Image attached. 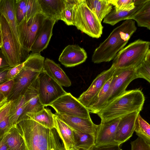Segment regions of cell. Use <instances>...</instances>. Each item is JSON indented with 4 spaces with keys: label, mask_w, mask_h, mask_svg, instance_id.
<instances>
[{
    "label": "cell",
    "mask_w": 150,
    "mask_h": 150,
    "mask_svg": "<svg viewBox=\"0 0 150 150\" xmlns=\"http://www.w3.org/2000/svg\"><path fill=\"white\" fill-rule=\"evenodd\" d=\"M137 28L133 20H126L114 29L108 37L94 51L91 61L94 63L109 62L126 45Z\"/></svg>",
    "instance_id": "cell-1"
},
{
    "label": "cell",
    "mask_w": 150,
    "mask_h": 150,
    "mask_svg": "<svg viewBox=\"0 0 150 150\" xmlns=\"http://www.w3.org/2000/svg\"><path fill=\"white\" fill-rule=\"evenodd\" d=\"M145 101L142 91L136 89L126 91L100 110L97 114L101 121L121 117L135 111L140 112Z\"/></svg>",
    "instance_id": "cell-2"
},
{
    "label": "cell",
    "mask_w": 150,
    "mask_h": 150,
    "mask_svg": "<svg viewBox=\"0 0 150 150\" xmlns=\"http://www.w3.org/2000/svg\"><path fill=\"white\" fill-rule=\"evenodd\" d=\"M15 126L23 139L26 150H48L49 129L25 114L19 118Z\"/></svg>",
    "instance_id": "cell-3"
},
{
    "label": "cell",
    "mask_w": 150,
    "mask_h": 150,
    "mask_svg": "<svg viewBox=\"0 0 150 150\" xmlns=\"http://www.w3.org/2000/svg\"><path fill=\"white\" fill-rule=\"evenodd\" d=\"M45 58L40 53H31L24 67L14 78V84L8 100H13L23 95L25 90L38 76L43 68Z\"/></svg>",
    "instance_id": "cell-4"
},
{
    "label": "cell",
    "mask_w": 150,
    "mask_h": 150,
    "mask_svg": "<svg viewBox=\"0 0 150 150\" xmlns=\"http://www.w3.org/2000/svg\"><path fill=\"white\" fill-rule=\"evenodd\" d=\"M135 68L115 69L108 91L88 108L89 113L96 114L105 105L124 93L130 82L137 79Z\"/></svg>",
    "instance_id": "cell-5"
},
{
    "label": "cell",
    "mask_w": 150,
    "mask_h": 150,
    "mask_svg": "<svg viewBox=\"0 0 150 150\" xmlns=\"http://www.w3.org/2000/svg\"><path fill=\"white\" fill-rule=\"evenodd\" d=\"M73 20L74 25L89 36L96 38L101 36L103 27L87 6L86 0H77L74 8Z\"/></svg>",
    "instance_id": "cell-6"
},
{
    "label": "cell",
    "mask_w": 150,
    "mask_h": 150,
    "mask_svg": "<svg viewBox=\"0 0 150 150\" xmlns=\"http://www.w3.org/2000/svg\"><path fill=\"white\" fill-rule=\"evenodd\" d=\"M0 23L2 37L1 49L9 67L12 68L25 61L30 55L29 52L19 44L6 19L0 15Z\"/></svg>",
    "instance_id": "cell-7"
},
{
    "label": "cell",
    "mask_w": 150,
    "mask_h": 150,
    "mask_svg": "<svg viewBox=\"0 0 150 150\" xmlns=\"http://www.w3.org/2000/svg\"><path fill=\"white\" fill-rule=\"evenodd\" d=\"M150 42L138 39L124 47L117 54L113 64L116 69L136 67L144 60L150 49Z\"/></svg>",
    "instance_id": "cell-8"
},
{
    "label": "cell",
    "mask_w": 150,
    "mask_h": 150,
    "mask_svg": "<svg viewBox=\"0 0 150 150\" xmlns=\"http://www.w3.org/2000/svg\"><path fill=\"white\" fill-rule=\"evenodd\" d=\"M47 17L42 13H38L26 21L25 18L18 24V30L20 44L25 50L30 52Z\"/></svg>",
    "instance_id": "cell-9"
},
{
    "label": "cell",
    "mask_w": 150,
    "mask_h": 150,
    "mask_svg": "<svg viewBox=\"0 0 150 150\" xmlns=\"http://www.w3.org/2000/svg\"><path fill=\"white\" fill-rule=\"evenodd\" d=\"M38 92L40 102L45 107L50 105L67 93L62 86L53 80L43 70L38 77Z\"/></svg>",
    "instance_id": "cell-10"
},
{
    "label": "cell",
    "mask_w": 150,
    "mask_h": 150,
    "mask_svg": "<svg viewBox=\"0 0 150 150\" xmlns=\"http://www.w3.org/2000/svg\"><path fill=\"white\" fill-rule=\"evenodd\" d=\"M49 106L57 113L82 118L91 117L88 109L70 93L61 96Z\"/></svg>",
    "instance_id": "cell-11"
},
{
    "label": "cell",
    "mask_w": 150,
    "mask_h": 150,
    "mask_svg": "<svg viewBox=\"0 0 150 150\" xmlns=\"http://www.w3.org/2000/svg\"><path fill=\"white\" fill-rule=\"evenodd\" d=\"M115 70L112 64L110 67L102 72L93 80L88 88L77 98L88 110L95 102L97 95L106 81L111 77Z\"/></svg>",
    "instance_id": "cell-12"
},
{
    "label": "cell",
    "mask_w": 150,
    "mask_h": 150,
    "mask_svg": "<svg viewBox=\"0 0 150 150\" xmlns=\"http://www.w3.org/2000/svg\"><path fill=\"white\" fill-rule=\"evenodd\" d=\"M121 117L101 121L96 137L95 146L118 145L115 140V137L117 127Z\"/></svg>",
    "instance_id": "cell-13"
},
{
    "label": "cell",
    "mask_w": 150,
    "mask_h": 150,
    "mask_svg": "<svg viewBox=\"0 0 150 150\" xmlns=\"http://www.w3.org/2000/svg\"><path fill=\"white\" fill-rule=\"evenodd\" d=\"M54 114L73 129L91 134L96 138L99 125L94 123L91 117L82 118L57 112Z\"/></svg>",
    "instance_id": "cell-14"
},
{
    "label": "cell",
    "mask_w": 150,
    "mask_h": 150,
    "mask_svg": "<svg viewBox=\"0 0 150 150\" xmlns=\"http://www.w3.org/2000/svg\"><path fill=\"white\" fill-rule=\"evenodd\" d=\"M140 112L135 111L122 117L117 125L115 140L120 145L127 141L134 132L135 123Z\"/></svg>",
    "instance_id": "cell-15"
},
{
    "label": "cell",
    "mask_w": 150,
    "mask_h": 150,
    "mask_svg": "<svg viewBox=\"0 0 150 150\" xmlns=\"http://www.w3.org/2000/svg\"><path fill=\"white\" fill-rule=\"evenodd\" d=\"M87 58L83 48L78 45H69L63 50L59 61L66 67H72L84 62Z\"/></svg>",
    "instance_id": "cell-16"
},
{
    "label": "cell",
    "mask_w": 150,
    "mask_h": 150,
    "mask_svg": "<svg viewBox=\"0 0 150 150\" xmlns=\"http://www.w3.org/2000/svg\"><path fill=\"white\" fill-rule=\"evenodd\" d=\"M56 21L47 17L40 32L32 45L30 51L35 53L40 52L47 47L52 35V30Z\"/></svg>",
    "instance_id": "cell-17"
},
{
    "label": "cell",
    "mask_w": 150,
    "mask_h": 150,
    "mask_svg": "<svg viewBox=\"0 0 150 150\" xmlns=\"http://www.w3.org/2000/svg\"><path fill=\"white\" fill-rule=\"evenodd\" d=\"M16 2V0H1L0 2V15L3 16L5 18L14 36L22 47L18 32V24L15 11Z\"/></svg>",
    "instance_id": "cell-18"
},
{
    "label": "cell",
    "mask_w": 150,
    "mask_h": 150,
    "mask_svg": "<svg viewBox=\"0 0 150 150\" xmlns=\"http://www.w3.org/2000/svg\"><path fill=\"white\" fill-rule=\"evenodd\" d=\"M38 77L28 87L23 94L28 102L24 115L27 112H38L45 108L40 102L39 96Z\"/></svg>",
    "instance_id": "cell-19"
},
{
    "label": "cell",
    "mask_w": 150,
    "mask_h": 150,
    "mask_svg": "<svg viewBox=\"0 0 150 150\" xmlns=\"http://www.w3.org/2000/svg\"><path fill=\"white\" fill-rule=\"evenodd\" d=\"M43 70L61 86L68 87L71 86L69 77L60 65L53 61L47 58L45 60Z\"/></svg>",
    "instance_id": "cell-20"
},
{
    "label": "cell",
    "mask_w": 150,
    "mask_h": 150,
    "mask_svg": "<svg viewBox=\"0 0 150 150\" xmlns=\"http://www.w3.org/2000/svg\"><path fill=\"white\" fill-rule=\"evenodd\" d=\"M42 13L47 17L57 22L61 20V15L64 8L65 0H38Z\"/></svg>",
    "instance_id": "cell-21"
},
{
    "label": "cell",
    "mask_w": 150,
    "mask_h": 150,
    "mask_svg": "<svg viewBox=\"0 0 150 150\" xmlns=\"http://www.w3.org/2000/svg\"><path fill=\"white\" fill-rule=\"evenodd\" d=\"M147 0H135V8L131 11H116L114 9L103 19V23L113 26L119 22L124 20L130 19L144 5Z\"/></svg>",
    "instance_id": "cell-22"
},
{
    "label": "cell",
    "mask_w": 150,
    "mask_h": 150,
    "mask_svg": "<svg viewBox=\"0 0 150 150\" xmlns=\"http://www.w3.org/2000/svg\"><path fill=\"white\" fill-rule=\"evenodd\" d=\"M54 127L63 140L66 150L74 148L75 142L73 129L54 114Z\"/></svg>",
    "instance_id": "cell-23"
},
{
    "label": "cell",
    "mask_w": 150,
    "mask_h": 150,
    "mask_svg": "<svg viewBox=\"0 0 150 150\" xmlns=\"http://www.w3.org/2000/svg\"><path fill=\"white\" fill-rule=\"evenodd\" d=\"M28 104L23 95L11 101L9 114V123L11 128L14 127L19 118L24 115Z\"/></svg>",
    "instance_id": "cell-24"
},
{
    "label": "cell",
    "mask_w": 150,
    "mask_h": 150,
    "mask_svg": "<svg viewBox=\"0 0 150 150\" xmlns=\"http://www.w3.org/2000/svg\"><path fill=\"white\" fill-rule=\"evenodd\" d=\"M3 139L6 145V150H26L23 139L15 126L10 128Z\"/></svg>",
    "instance_id": "cell-25"
},
{
    "label": "cell",
    "mask_w": 150,
    "mask_h": 150,
    "mask_svg": "<svg viewBox=\"0 0 150 150\" xmlns=\"http://www.w3.org/2000/svg\"><path fill=\"white\" fill-rule=\"evenodd\" d=\"M86 0L88 8L101 22L112 10V6L108 0Z\"/></svg>",
    "instance_id": "cell-26"
},
{
    "label": "cell",
    "mask_w": 150,
    "mask_h": 150,
    "mask_svg": "<svg viewBox=\"0 0 150 150\" xmlns=\"http://www.w3.org/2000/svg\"><path fill=\"white\" fill-rule=\"evenodd\" d=\"M29 118L49 129L54 127V116L51 110L44 108L36 112H27L25 114Z\"/></svg>",
    "instance_id": "cell-27"
},
{
    "label": "cell",
    "mask_w": 150,
    "mask_h": 150,
    "mask_svg": "<svg viewBox=\"0 0 150 150\" xmlns=\"http://www.w3.org/2000/svg\"><path fill=\"white\" fill-rule=\"evenodd\" d=\"M75 145L74 148L91 150L95 145V137L93 135L73 129Z\"/></svg>",
    "instance_id": "cell-28"
},
{
    "label": "cell",
    "mask_w": 150,
    "mask_h": 150,
    "mask_svg": "<svg viewBox=\"0 0 150 150\" xmlns=\"http://www.w3.org/2000/svg\"><path fill=\"white\" fill-rule=\"evenodd\" d=\"M137 23L138 26L150 29V0H147L143 6L131 18Z\"/></svg>",
    "instance_id": "cell-29"
},
{
    "label": "cell",
    "mask_w": 150,
    "mask_h": 150,
    "mask_svg": "<svg viewBox=\"0 0 150 150\" xmlns=\"http://www.w3.org/2000/svg\"><path fill=\"white\" fill-rule=\"evenodd\" d=\"M134 131L138 137L150 144V125L139 114L135 121Z\"/></svg>",
    "instance_id": "cell-30"
},
{
    "label": "cell",
    "mask_w": 150,
    "mask_h": 150,
    "mask_svg": "<svg viewBox=\"0 0 150 150\" xmlns=\"http://www.w3.org/2000/svg\"><path fill=\"white\" fill-rule=\"evenodd\" d=\"M136 78L144 79L150 82V50L142 62L135 69Z\"/></svg>",
    "instance_id": "cell-31"
},
{
    "label": "cell",
    "mask_w": 150,
    "mask_h": 150,
    "mask_svg": "<svg viewBox=\"0 0 150 150\" xmlns=\"http://www.w3.org/2000/svg\"><path fill=\"white\" fill-rule=\"evenodd\" d=\"M48 150H66L64 142L56 129H50Z\"/></svg>",
    "instance_id": "cell-32"
},
{
    "label": "cell",
    "mask_w": 150,
    "mask_h": 150,
    "mask_svg": "<svg viewBox=\"0 0 150 150\" xmlns=\"http://www.w3.org/2000/svg\"><path fill=\"white\" fill-rule=\"evenodd\" d=\"M65 6L62 14L61 20L68 25H74L73 13L77 0H65Z\"/></svg>",
    "instance_id": "cell-33"
},
{
    "label": "cell",
    "mask_w": 150,
    "mask_h": 150,
    "mask_svg": "<svg viewBox=\"0 0 150 150\" xmlns=\"http://www.w3.org/2000/svg\"><path fill=\"white\" fill-rule=\"evenodd\" d=\"M108 2L114 6L116 11H131L135 7V0H109Z\"/></svg>",
    "instance_id": "cell-34"
},
{
    "label": "cell",
    "mask_w": 150,
    "mask_h": 150,
    "mask_svg": "<svg viewBox=\"0 0 150 150\" xmlns=\"http://www.w3.org/2000/svg\"><path fill=\"white\" fill-rule=\"evenodd\" d=\"M27 0H16L15 11L18 24L25 18Z\"/></svg>",
    "instance_id": "cell-35"
},
{
    "label": "cell",
    "mask_w": 150,
    "mask_h": 150,
    "mask_svg": "<svg viewBox=\"0 0 150 150\" xmlns=\"http://www.w3.org/2000/svg\"><path fill=\"white\" fill-rule=\"evenodd\" d=\"M130 144L131 150H150V144L139 137Z\"/></svg>",
    "instance_id": "cell-36"
},
{
    "label": "cell",
    "mask_w": 150,
    "mask_h": 150,
    "mask_svg": "<svg viewBox=\"0 0 150 150\" xmlns=\"http://www.w3.org/2000/svg\"><path fill=\"white\" fill-rule=\"evenodd\" d=\"M13 78L0 84V93L6 98H8L13 87Z\"/></svg>",
    "instance_id": "cell-37"
},
{
    "label": "cell",
    "mask_w": 150,
    "mask_h": 150,
    "mask_svg": "<svg viewBox=\"0 0 150 150\" xmlns=\"http://www.w3.org/2000/svg\"><path fill=\"white\" fill-rule=\"evenodd\" d=\"M11 128L9 123L8 114L0 122V140L2 139L5 134Z\"/></svg>",
    "instance_id": "cell-38"
},
{
    "label": "cell",
    "mask_w": 150,
    "mask_h": 150,
    "mask_svg": "<svg viewBox=\"0 0 150 150\" xmlns=\"http://www.w3.org/2000/svg\"><path fill=\"white\" fill-rule=\"evenodd\" d=\"M25 61L26 60L21 64L9 69L7 75V79L8 80L14 78L18 75L25 66Z\"/></svg>",
    "instance_id": "cell-39"
},
{
    "label": "cell",
    "mask_w": 150,
    "mask_h": 150,
    "mask_svg": "<svg viewBox=\"0 0 150 150\" xmlns=\"http://www.w3.org/2000/svg\"><path fill=\"white\" fill-rule=\"evenodd\" d=\"M11 101H7L0 107V122L9 113Z\"/></svg>",
    "instance_id": "cell-40"
},
{
    "label": "cell",
    "mask_w": 150,
    "mask_h": 150,
    "mask_svg": "<svg viewBox=\"0 0 150 150\" xmlns=\"http://www.w3.org/2000/svg\"><path fill=\"white\" fill-rule=\"evenodd\" d=\"M112 76L106 81L102 87L97 95L95 103L98 99L104 95L108 91L112 81Z\"/></svg>",
    "instance_id": "cell-41"
},
{
    "label": "cell",
    "mask_w": 150,
    "mask_h": 150,
    "mask_svg": "<svg viewBox=\"0 0 150 150\" xmlns=\"http://www.w3.org/2000/svg\"><path fill=\"white\" fill-rule=\"evenodd\" d=\"M119 145L105 146L96 147L94 146L91 149V150H122Z\"/></svg>",
    "instance_id": "cell-42"
},
{
    "label": "cell",
    "mask_w": 150,
    "mask_h": 150,
    "mask_svg": "<svg viewBox=\"0 0 150 150\" xmlns=\"http://www.w3.org/2000/svg\"><path fill=\"white\" fill-rule=\"evenodd\" d=\"M10 68L9 67L0 68V84L8 80L7 79V75Z\"/></svg>",
    "instance_id": "cell-43"
},
{
    "label": "cell",
    "mask_w": 150,
    "mask_h": 150,
    "mask_svg": "<svg viewBox=\"0 0 150 150\" xmlns=\"http://www.w3.org/2000/svg\"><path fill=\"white\" fill-rule=\"evenodd\" d=\"M8 67H9V65L0 48V68Z\"/></svg>",
    "instance_id": "cell-44"
},
{
    "label": "cell",
    "mask_w": 150,
    "mask_h": 150,
    "mask_svg": "<svg viewBox=\"0 0 150 150\" xmlns=\"http://www.w3.org/2000/svg\"><path fill=\"white\" fill-rule=\"evenodd\" d=\"M7 101L8 98H5L3 95L0 93V107Z\"/></svg>",
    "instance_id": "cell-45"
},
{
    "label": "cell",
    "mask_w": 150,
    "mask_h": 150,
    "mask_svg": "<svg viewBox=\"0 0 150 150\" xmlns=\"http://www.w3.org/2000/svg\"><path fill=\"white\" fill-rule=\"evenodd\" d=\"M6 145L2 139L0 140V150H6Z\"/></svg>",
    "instance_id": "cell-46"
},
{
    "label": "cell",
    "mask_w": 150,
    "mask_h": 150,
    "mask_svg": "<svg viewBox=\"0 0 150 150\" xmlns=\"http://www.w3.org/2000/svg\"><path fill=\"white\" fill-rule=\"evenodd\" d=\"M2 32L1 28V24L0 23V48L2 47Z\"/></svg>",
    "instance_id": "cell-47"
},
{
    "label": "cell",
    "mask_w": 150,
    "mask_h": 150,
    "mask_svg": "<svg viewBox=\"0 0 150 150\" xmlns=\"http://www.w3.org/2000/svg\"><path fill=\"white\" fill-rule=\"evenodd\" d=\"M69 150H84L79 149H77V148H72L70 149Z\"/></svg>",
    "instance_id": "cell-48"
},
{
    "label": "cell",
    "mask_w": 150,
    "mask_h": 150,
    "mask_svg": "<svg viewBox=\"0 0 150 150\" xmlns=\"http://www.w3.org/2000/svg\"><path fill=\"white\" fill-rule=\"evenodd\" d=\"M1 0H0V2L1 1Z\"/></svg>",
    "instance_id": "cell-49"
}]
</instances>
